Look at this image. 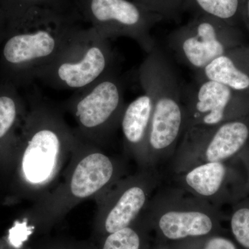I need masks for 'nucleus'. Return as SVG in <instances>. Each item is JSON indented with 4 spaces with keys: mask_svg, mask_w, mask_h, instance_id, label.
<instances>
[{
    "mask_svg": "<svg viewBox=\"0 0 249 249\" xmlns=\"http://www.w3.org/2000/svg\"><path fill=\"white\" fill-rule=\"evenodd\" d=\"M6 32V22L5 20L4 16L0 11V48H1V44L4 40Z\"/></svg>",
    "mask_w": 249,
    "mask_h": 249,
    "instance_id": "23",
    "label": "nucleus"
},
{
    "mask_svg": "<svg viewBox=\"0 0 249 249\" xmlns=\"http://www.w3.org/2000/svg\"><path fill=\"white\" fill-rule=\"evenodd\" d=\"M64 107L76 121V133L101 147L120 124L124 109L122 84L111 70L92 85L76 91Z\"/></svg>",
    "mask_w": 249,
    "mask_h": 249,
    "instance_id": "5",
    "label": "nucleus"
},
{
    "mask_svg": "<svg viewBox=\"0 0 249 249\" xmlns=\"http://www.w3.org/2000/svg\"><path fill=\"white\" fill-rule=\"evenodd\" d=\"M153 101L151 121L145 144L144 160L152 152L168 150L176 142L182 127L183 108L178 94L169 89L160 88L155 91L144 85Z\"/></svg>",
    "mask_w": 249,
    "mask_h": 249,
    "instance_id": "8",
    "label": "nucleus"
},
{
    "mask_svg": "<svg viewBox=\"0 0 249 249\" xmlns=\"http://www.w3.org/2000/svg\"><path fill=\"white\" fill-rule=\"evenodd\" d=\"M135 222L106 235L101 249H142V235L135 228Z\"/></svg>",
    "mask_w": 249,
    "mask_h": 249,
    "instance_id": "19",
    "label": "nucleus"
},
{
    "mask_svg": "<svg viewBox=\"0 0 249 249\" xmlns=\"http://www.w3.org/2000/svg\"><path fill=\"white\" fill-rule=\"evenodd\" d=\"M248 6H249V4H248Z\"/></svg>",
    "mask_w": 249,
    "mask_h": 249,
    "instance_id": "25",
    "label": "nucleus"
},
{
    "mask_svg": "<svg viewBox=\"0 0 249 249\" xmlns=\"http://www.w3.org/2000/svg\"><path fill=\"white\" fill-rule=\"evenodd\" d=\"M226 173L222 162H204L186 174L185 182L198 196L212 197L222 187Z\"/></svg>",
    "mask_w": 249,
    "mask_h": 249,
    "instance_id": "15",
    "label": "nucleus"
},
{
    "mask_svg": "<svg viewBox=\"0 0 249 249\" xmlns=\"http://www.w3.org/2000/svg\"><path fill=\"white\" fill-rule=\"evenodd\" d=\"M152 110L153 101L147 92L124 107L121 116L120 124L126 147L139 160H144Z\"/></svg>",
    "mask_w": 249,
    "mask_h": 249,
    "instance_id": "12",
    "label": "nucleus"
},
{
    "mask_svg": "<svg viewBox=\"0 0 249 249\" xmlns=\"http://www.w3.org/2000/svg\"><path fill=\"white\" fill-rule=\"evenodd\" d=\"M113 61L109 40L92 27H82L36 80L54 89L79 91L111 71Z\"/></svg>",
    "mask_w": 249,
    "mask_h": 249,
    "instance_id": "4",
    "label": "nucleus"
},
{
    "mask_svg": "<svg viewBox=\"0 0 249 249\" xmlns=\"http://www.w3.org/2000/svg\"><path fill=\"white\" fill-rule=\"evenodd\" d=\"M76 134V143L62 178L45 197L34 203L28 211L27 222L51 227L80 203L94 199L121 179L124 174L121 161Z\"/></svg>",
    "mask_w": 249,
    "mask_h": 249,
    "instance_id": "3",
    "label": "nucleus"
},
{
    "mask_svg": "<svg viewBox=\"0 0 249 249\" xmlns=\"http://www.w3.org/2000/svg\"></svg>",
    "mask_w": 249,
    "mask_h": 249,
    "instance_id": "26",
    "label": "nucleus"
},
{
    "mask_svg": "<svg viewBox=\"0 0 249 249\" xmlns=\"http://www.w3.org/2000/svg\"><path fill=\"white\" fill-rule=\"evenodd\" d=\"M208 80L217 82L231 89L244 90L249 88V76L235 67L231 59L221 55L204 69Z\"/></svg>",
    "mask_w": 249,
    "mask_h": 249,
    "instance_id": "17",
    "label": "nucleus"
},
{
    "mask_svg": "<svg viewBox=\"0 0 249 249\" xmlns=\"http://www.w3.org/2000/svg\"><path fill=\"white\" fill-rule=\"evenodd\" d=\"M240 0H183V9H190L197 15L226 20L235 16Z\"/></svg>",
    "mask_w": 249,
    "mask_h": 249,
    "instance_id": "18",
    "label": "nucleus"
},
{
    "mask_svg": "<svg viewBox=\"0 0 249 249\" xmlns=\"http://www.w3.org/2000/svg\"><path fill=\"white\" fill-rule=\"evenodd\" d=\"M82 20L105 37H132L142 47L150 45V28L162 17L131 0H72Z\"/></svg>",
    "mask_w": 249,
    "mask_h": 249,
    "instance_id": "6",
    "label": "nucleus"
},
{
    "mask_svg": "<svg viewBox=\"0 0 249 249\" xmlns=\"http://www.w3.org/2000/svg\"><path fill=\"white\" fill-rule=\"evenodd\" d=\"M146 174L121 178L107 191L96 196V225L105 235L133 224L146 206L151 188Z\"/></svg>",
    "mask_w": 249,
    "mask_h": 249,
    "instance_id": "7",
    "label": "nucleus"
},
{
    "mask_svg": "<svg viewBox=\"0 0 249 249\" xmlns=\"http://www.w3.org/2000/svg\"><path fill=\"white\" fill-rule=\"evenodd\" d=\"M76 139L58 108L40 98L31 99L9 166L16 199L35 203L50 193L70 161Z\"/></svg>",
    "mask_w": 249,
    "mask_h": 249,
    "instance_id": "1",
    "label": "nucleus"
},
{
    "mask_svg": "<svg viewBox=\"0 0 249 249\" xmlns=\"http://www.w3.org/2000/svg\"><path fill=\"white\" fill-rule=\"evenodd\" d=\"M149 8L160 17H173L183 10V0H147Z\"/></svg>",
    "mask_w": 249,
    "mask_h": 249,
    "instance_id": "21",
    "label": "nucleus"
},
{
    "mask_svg": "<svg viewBox=\"0 0 249 249\" xmlns=\"http://www.w3.org/2000/svg\"><path fill=\"white\" fill-rule=\"evenodd\" d=\"M231 98V90L226 85L207 80L196 93L194 116L198 124L212 127L222 122Z\"/></svg>",
    "mask_w": 249,
    "mask_h": 249,
    "instance_id": "13",
    "label": "nucleus"
},
{
    "mask_svg": "<svg viewBox=\"0 0 249 249\" xmlns=\"http://www.w3.org/2000/svg\"><path fill=\"white\" fill-rule=\"evenodd\" d=\"M37 9L72 11V0H0V11L4 16L6 29L17 25L29 13Z\"/></svg>",
    "mask_w": 249,
    "mask_h": 249,
    "instance_id": "16",
    "label": "nucleus"
},
{
    "mask_svg": "<svg viewBox=\"0 0 249 249\" xmlns=\"http://www.w3.org/2000/svg\"><path fill=\"white\" fill-rule=\"evenodd\" d=\"M231 229L237 242L249 249V209L242 208L235 211L231 219Z\"/></svg>",
    "mask_w": 249,
    "mask_h": 249,
    "instance_id": "20",
    "label": "nucleus"
},
{
    "mask_svg": "<svg viewBox=\"0 0 249 249\" xmlns=\"http://www.w3.org/2000/svg\"><path fill=\"white\" fill-rule=\"evenodd\" d=\"M17 87L0 80V163L9 168L15 142L25 119L28 106Z\"/></svg>",
    "mask_w": 249,
    "mask_h": 249,
    "instance_id": "10",
    "label": "nucleus"
},
{
    "mask_svg": "<svg viewBox=\"0 0 249 249\" xmlns=\"http://www.w3.org/2000/svg\"><path fill=\"white\" fill-rule=\"evenodd\" d=\"M209 211L196 207L173 208L163 211L158 219L162 235L170 240L209 235L213 229Z\"/></svg>",
    "mask_w": 249,
    "mask_h": 249,
    "instance_id": "11",
    "label": "nucleus"
},
{
    "mask_svg": "<svg viewBox=\"0 0 249 249\" xmlns=\"http://www.w3.org/2000/svg\"><path fill=\"white\" fill-rule=\"evenodd\" d=\"M219 20L204 15L196 19L181 31V51L192 66L204 69L214 59L224 55L225 49L218 36Z\"/></svg>",
    "mask_w": 249,
    "mask_h": 249,
    "instance_id": "9",
    "label": "nucleus"
},
{
    "mask_svg": "<svg viewBox=\"0 0 249 249\" xmlns=\"http://www.w3.org/2000/svg\"><path fill=\"white\" fill-rule=\"evenodd\" d=\"M204 249H236L230 240L224 237H213L206 243Z\"/></svg>",
    "mask_w": 249,
    "mask_h": 249,
    "instance_id": "22",
    "label": "nucleus"
},
{
    "mask_svg": "<svg viewBox=\"0 0 249 249\" xmlns=\"http://www.w3.org/2000/svg\"><path fill=\"white\" fill-rule=\"evenodd\" d=\"M249 131L239 121L223 124L217 129L206 145L205 162H222L235 155L248 139Z\"/></svg>",
    "mask_w": 249,
    "mask_h": 249,
    "instance_id": "14",
    "label": "nucleus"
},
{
    "mask_svg": "<svg viewBox=\"0 0 249 249\" xmlns=\"http://www.w3.org/2000/svg\"><path fill=\"white\" fill-rule=\"evenodd\" d=\"M80 20L76 9H37L6 29L0 48V80L18 88L30 84L81 29Z\"/></svg>",
    "mask_w": 249,
    "mask_h": 249,
    "instance_id": "2",
    "label": "nucleus"
},
{
    "mask_svg": "<svg viewBox=\"0 0 249 249\" xmlns=\"http://www.w3.org/2000/svg\"><path fill=\"white\" fill-rule=\"evenodd\" d=\"M131 1H135V2L139 3V4L142 5V6H145L147 9H150L148 6V3H147V0H131ZM151 11V10H150ZM153 12V11H152Z\"/></svg>",
    "mask_w": 249,
    "mask_h": 249,
    "instance_id": "24",
    "label": "nucleus"
}]
</instances>
